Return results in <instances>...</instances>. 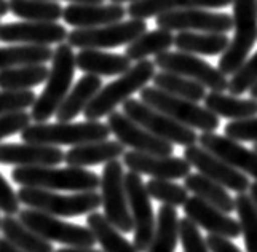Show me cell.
Instances as JSON below:
<instances>
[{
	"label": "cell",
	"mask_w": 257,
	"mask_h": 252,
	"mask_svg": "<svg viewBox=\"0 0 257 252\" xmlns=\"http://www.w3.org/2000/svg\"><path fill=\"white\" fill-rule=\"evenodd\" d=\"M146 188L150 195L157 201H162L173 208H179L184 206V203L189 198V190L184 185L174 184L168 179H150L146 184Z\"/></svg>",
	"instance_id": "obj_39"
},
{
	"label": "cell",
	"mask_w": 257,
	"mask_h": 252,
	"mask_svg": "<svg viewBox=\"0 0 257 252\" xmlns=\"http://www.w3.org/2000/svg\"><path fill=\"white\" fill-rule=\"evenodd\" d=\"M225 136L238 142H257V115L251 118L232 120L225 124Z\"/></svg>",
	"instance_id": "obj_43"
},
{
	"label": "cell",
	"mask_w": 257,
	"mask_h": 252,
	"mask_svg": "<svg viewBox=\"0 0 257 252\" xmlns=\"http://www.w3.org/2000/svg\"><path fill=\"white\" fill-rule=\"evenodd\" d=\"M10 13L26 21L56 23L64 8L55 0H8Z\"/></svg>",
	"instance_id": "obj_35"
},
{
	"label": "cell",
	"mask_w": 257,
	"mask_h": 252,
	"mask_svg": "<svg viewBox=\"0 0 257 252\" xmlns=\"http://www.w3.org/2000/svg\"><path fill=\"white\" fill-rule=\"evenodd\" d=\"M51 58L53 50L45 45L18 43L15 47L0 48V70L32 64H47Z\"/></svg>",
	"instance_id": "obj_32"
},
{
	"label": "cell",
	"mask_w": 257,
	"mask_h": 252,
	"mask_svg": "<svg viewBox=\"0 0 257 252\" xmlns=\"http://www.w3.org/2000/svg\"><path fill=\"white\" fill-rule=\"evenodd\" d=\"M233 37L220 55L219 70L233 75L257 42V0H233Z\"/></svg>",
	"instance_id": "obj_6"
},
{
	"label": "cell",
	"mask_w": 257,
	"mask_h": 252,
	"mask_svg": "<svg viewBox=\"0 0 257 252\" xmlns=\"http://www.w3.org/2000/svg\"><path fill=\"white\" fill-rule=\"evenodd\" d=\"M18 192H15L12 185L7 182V179L0 174V211L5 215H15L21 211Z\"/></svg>",
	"instance_id": "obj_45"
},
{
	"label": "cell",
	"mask_w": 257,
	"mask_h": 252,
	"mask_svg": "<svg viewBox=\"0 0 257 252\" xmlns=\"http://www.w3.org/2000/svg\"><path fill=\"white\" fill-rule=\"evenodd\" d=\"M18 219L50 242H61L74 247H93L97 242L93 231L88 227L64 222L56 215L39 209H21L18 212Z\"/></svg>",
	"instance_id": "obj_8"
},
{
	"label": "cell",
	"mask_w": 257,
	"mask_h": 252,
	"mask_svg": "<svg viewBox=\"0 0 257 252\" xmlns=\"http://www.w3.org/2000/svg\"><path fill=\"white\" fill-rule=\"evenodd\" d=\"M112 4H123V2H130V4H133V2H138V0H110Z\"/></svg>",
	"instance_id": "obj_53"
},
{
	"label": "cell",
	"mask_w": 257,
	"mask_h": 252,
	"mask_svg": "<svg viewBox=\"0 0 257 252\" xmlns=\"http://www.w3.org/2000/svg\"><path fill=\"white\" fill-rule=\"evenodd\" d=\"M184 212L185 217L190 219L198 227L205 228L209 235H219L228 239H235L241 236V227L240 222L230 217L228 214L217 209L206 201H203L198 196L187 198L184 203Z\"/></svg>",
	"instance_id": "obj_19"
},
{
	"label": "cell",
	"mask_w": 257,
	"mask_h": 252,
	"mask_svg": "<svg viewBox=\"0 0 257 252\" xmlns=\"http://www.w3.org/2000/svg\"><path fill=\"white\" fill-rule=\"evenodd\" d=\"M254 152H257V142H254Z\"/></svg>",
	"instance_id": "obj_54"
},
{
	"label": "cell",
	"mask_w": 257,
	"mask_h": 252,
	"mask_svg": "<svg viewBox=\"0 0 257 252\" xmlns=\"http://www.w3.org/2000/svg\"><path fill=\"white\" fill-rule=\"evenodd\" d=\"M107 123L99 120H86L82 123L58 121V123H35L21 131V139L32 144L45 146H82L88 142L105 141L110 136Z\"/></svg>",
	"instance_id": "obj_4"
},
{
	"label": "cell",
	"mask_w": 257,
	"mask_h": 252,
	"mask_svg": "<svg viewBox=\"0 0 257 252\" xmlns=\"http://www.w3.org/2000/svg\"><path fill=\"white\" fill-rule=\"evenodd\" d=\"M184 158L198 171L200 174L209 177L211 181L220 184L222 187L228 188V190L236 192V193H246L249 190V179L244 173L232 168L224 160H220L214 154H211L201 146H193L185 147L184 150Z\"/></svg>",
	"instance_id": "obj_15"
},
{
	"label": "cell",
	"mask_w": 257,
	"mask_h": 252,
	"mask_svg": "<svg viewBox=\"0 0 257 252\" xmlns=\"http://www.w3.org/2000/svg\"><path fill=\"white\" fill-rule=\"evenodd\" d=\"M75 69L77 62L72 47L69 43H59L53 51L47 85L31 107V118L35 123H45L53 115H56L59 105L72 88Z\"/></svg>",
	"instance_id": "obj_1"
},
{
	"label": "cell",
	"mask_w": 257,
	"mask_h": 252,
	"mask_svg": "<svg viewBox=\"0 0 257 252\" xmlns=\"http://www.w3.org/2000/svg\"><path fill=\"white\" fill-rule=\"evenodd\" d=\"M228 45L230 37H227L225 34L182 31L174 37V47L179 51L190 53V55H222L228 48Z\"/></svg>",
	"instance_id": "obj_27"
},
{
	"label": "cell",
	"mask_w": 257,
	"mask_h": 252,
	"mask_svg": "<svg viewBox=\"0 0 257 252\" xmlns=\"http://www.w3.org/2000/svg\"><path fill=\"white\" fill-rule=\"evenodd\" d=\"M66 154L58 146L45 144H0V163L13 166H56Z\"/></svg>",
	"instance_id": "obj_21"
},
{
	"label": "cell",
	"mask_w": 257,
	"mask_h": 252,
	"mask_svg": "<svg viewBox=\"0 0 257 252\" xmlns=\"http://www.w3.org/2000/svg\"><path fill=\"white\" fill-rule=\"evenodd\" d=\"M198 142L203 149L257 181V152L246 149L235 139L216 133H203L198 136Z\"/></svg>",
	"instance_id": "obj_20"
},
{
	"label": "cell",
	"mask_w": 257,
	"mask_h": 252,
	"mask_svg": "<svg viewBox=\"0 0 257 252\" xmlns=\"http://www.w3.org/2000/svg\"><path fill=\"white\" fill-rule=\"evenodd\" d=\"M235 211L240 219L246 250L257 252V208L251 196L246 193H238L235 198Z\"/></svg>",
	"instance_id": "obj_38"
},
{
	"label": "cell",
	"mask_w": 257,
	"mask_h": 252,
	"mask_svg": "<svg viewBox=\"0 0 257 252\" xmlns=\"http://www.w3.org/2000/svg\"><path fill=\"white\" fill-rule=\"evenodd\" d=\"M160 29L166 31H195L227 34L233 28V18L227 13L209 12L208 8H187V10L166 12L155 18Z\"/></svg>",
	"instance_id": "obj_14"
},
{
	"label": "cell",
	"mask_w": 257,
	"mask_h": 252,
	"mask_svg": "<svg viewBox=\"0 0 257 252\" xmlns=\"http://www.w3.org/2000/svg\"><path fill=\"white\" fill-rule=\"evenodd\" d=\"M67 2L70 4H104V0H67Z\"/></svg>",
	"instance_id": "obj_51"
},
{
	"label": "cell",
	"mask_w": 257,
	"mask_h": 252,
	"mask_svg": "<svg viewBox=\"0 0 257 252\" xmlns=\"http://www.w3.org/2000/svg\"><path fill=\"white\" fill-rule=\"evenodd\" d=\"M233 0H138L130 4L126 13L133 20H147L158 15L174 10H187V8H225L232 5Z\"/></svg>",
	"instance_id": "obj_23"
},
{
	"label": "cell",
	"mask_w": 257,
	"mask_h": 252,
	"mask_svg": "<svg viewBox=\"0 0 257 252\" xmlns=\"http://www.w3.org/2000/svg\"><path fill=\"white\" fill-rule=\"evenodd\" d=\"M77 67L86 74L97 77L121 75L131 67V61L125 55L107 53L94 48H83L75 55Z\"/></svg>",
	"instance_id": "obj_25"
},
{
	"label": "cell",
	"mask_w": 257,
	"mask_h": 252,
	"mask_svg": "<svg viewBox=\"0 0 257 252\" xmlns=\"http://www.w3.org/2000/svg\"><path fill=\"white\" fill-rule=\"evenodd\" d=\"M155 62L143 59L131 66L125 74H121L115 82L101 88L93 101L83 110L86 120H99L110 115L117 105L123 104L136 91H141L155 77Z\"/></svg>",
	"instance_id": "obj_3"
},
{
	"label": "cell",
	"mask_w": 257,
	"mask_h": 252,
	"mask_svg": "<svg viewBox=\"0 0 257 252\" xmlns=\"http://www.w3.org/2000/svg\"><path fill=\"white\" fill-rule=\"evenodd\" d=\"M0 230L4 238L26 252H55L50 241L26 227L20 219H15V215H5L0 220Z\"/></svg>",
	"instance_id": "obj_30"
},
{
	"label": "cell",
	"mask_w": 257,
	"mask_h": 252,
	"mask_svg": "<svg viewBox=\"0 0 257 252\" xmlns=\"http://www.w3.org/2000/svg\"><path fill=\"white\" fill-rule=\"evenodd\" d=\"M107 124L117 141H120L123 146L130 147L131 150L162 157L173 155L174 147L171 142L157 138L155 134L149 133L146 128L133 121L123 112L113 110L110 115H107Z\"/></svg>",
	"instance_id": "obj_16"
},
{
	"label": "cell",
	"mask_w": 257,
	"mask_h": 252,
	"mask_svg": "<svg viewBox=\"0 0 257 252\" xmlns=\"http://www.w3.org/2000/svg\"><path fill=\"white\" fill-rule=\"evenodd\" d=\"M50 69L45 64H32L0 70V88L2 89H31L47 82Z\"/></svg>",
	"instance_id": "obj_37"
},
{
	"label": "cell",
	"mask_w": 257,
	"mask_h": 252,
	"mask_svg": "<svg viewBox=\"0 0 257 252\" xmlns=\"http://www.w3.org/2000/svg\"><path fill=\"white\" fill-rule=\"evenodd\" d=\"M12 179L21 187H37L45 190L93 192L101 187V177L85 168L67 166H16Z\"/></svg>",
	"instance_id": "obj_2"
},
{
	"label": "cell",
	"mask_w": 257,
	"mask_h": 252,
	"mask_svg": "<svg viewBox=\"0 0 257 252\" xmlns=\"http://www.w3.org/2000/svg\"><path fill=\"white\" fill-rule=\"evenodd\" d=\"M255 83H257V53H254L249 59H246L241 64V67L228 80V91L230 94L240 96L244 94L246 91H249Z\"/></svg>",
	"instance_id": "obj_40"
},
{
	"label": "cell",
	"mask_w": 257,
	"mask_h": 252,
	"mask_svg": "<svg viewBox=\"0 0 257 252\" xmlns=\"http://www.w3.org/2000/svg\"><path fill=\"white\" fill-rule=\"evenodd\" d=\"M147 32L146 20H133L118 21L107 26H99V28L90 29H74L67 34V43L72 48H117L121 45H130L136 40L139 35Z\"/></svg>",
	"instance_id": "obj_11"
},
{
	"label": "cell",
	"mask_w": 257,
	"mask_h": 252,
	"mask_svg": "<svg viewBox=\"0 0 257 252\" xmlns=\"http://www.w3.org/2000/svg\"><path fill=\"white\" fill-rule=\"evenodd\" d=\"M0 252H26V250L16 247L13 242H10L7 238H0Z\"/></svg>",
	"instance_id": "obj_47"
},
{
	"label": "cell",
	"mask_w": 257,
	"mask_h": 252,
	"mask_svg": "<svg viewBox=\"0 0 257 252\" xmlns=\"http://www.w3.org/2000/svg\"><path fill=\"white\" fill-rule=\"evenodd\" d=\"M141 101L154 107V109L166 113L173 120L179 121L192 130H200L203 133H214L219 128V116L214 115L206 107H201L189 99L177 97L165 93L155 86H144L139 91Z\"/></svg>",
	"instance_id": "obj_7"
},
{
	"label": "cell",
	"mask_w": 257,
	"mask_h": 252,
	"mask_svg": "<svg viewBox=\"0 0 257 252\" xmlns=\"http://www.w3.org/2000/svg\"><path fill=\"white\" fill-rule=\"evenodd\" d=\"M154 80V86L162 89L165 93H170L177 97H184L189 99L193 102H200L206 97V88L201 83L195 82L192 78H187L179 74H173V72H158L155 74Z\"/></svg>",
	"instance_id": "obj_36"
},
{
	"label": "cell",
	"mask_w": 257,
	"mask_h": 252,
	"mask_svg": "<svg viewBox=\"0 0 257 252\" xmlns=\"http://www.w3.org/2000/svg\"><path fill=\"white\" fill-rule=\"evenodd\" d=\"M184 187L189 192H192L193 196L201 198L203 201L216 206L217 209H220L225 214L235 211V198L230 196L225 187L211 181L206 176H203L200 173L189 174L184 179Z\"/></svg>",
	"instance_id": "obj_29"
},
{
	"label": "cell",
	"mask_w": 257,
	"mask_h": 252,
	"mask_svg": "<svg viewBox=\"0 0 257 252\" xmlns=\"http://www.w3.org/2000/svg\"><path fill=\"white\" fill-rule=\"evenodd\" d=\"M67 31L58 23H7L0 24V40L5 43H26V45H59L67 39Z\"/></svg>",
	"instance_id": "obj_18"
},
{
	"label": "cell",
	"mask_w": 257,
	"mask_h": 252,
	"mask_svg": "<svg viewBox=\"0 0 257 252\" xmlns=\"http://www.w3.org/2000/svg\"><path fill=\"white\" fill-rule=\"evenodd\" d=\"M247 192H249L251 200H252V203L255 204V208H257V181L249 185V190H247Z\"/></svg>",
	"instance_id": "obj_49"
},
{
	"label": "cell",
	"mask_w": 257,
	"mask_h": 252,
	"mask_svg": "<svg viewBox=\"0 0 257 252\" xmlns=\"http://www.w3.org/2000/svg\"><path fill=\"white\" fill-rule=\"evenodd\" d=\"M249 93H251V97H252V99H257V83L249 89Z\"/></svg>",
	"instance_id": "obj_52"
},
{
	"label": "cell",
	"mask_w": 257,
	"mask_h": 252,
	"mask_svg": "<svg viewBox=\"0 0 257 252\" xmlns=\"http://www.w3.org/2000/svg\"><path fill=\"white\" fill-rule=\"evenodd\" d=\"M155 66L165 72H173L201 83L211 91L224 93L228 89V78L219 67L184 51H163L155 55Z\"/></svg>",
	"instance_id": "obj_12"
},
{
	"label": "cell",
	"mask_w": 257,
	"mask_h": 252,
	"mask_svg": "<svg viewBox=\"0 0 257 252\" xmlns=\"http://www.w3.org/2000/svg\"><path fill=\"white\" fill-rule=\"evenodd\" d=\"M86 223L104 252H138L135 244L123 236L120 230L113 227L104 214L97 211L90 212L86 217Z\"/></svg>",
	"instance_id": "obj_31"
},
{
	"label": "cell",
	"mask_w": 257,
	"mask_h": 252,
	"mask_svg": "<svg viewBox=\"0 0 257 252\" xmlns=\"http://www.w3.org/2000/svg\"><path fill=\"white\" fill-rule=\"evenodd\" d=\"M101 198L104 215L113 227H117L123 233L133 231L135 223H133L128 204L125 173L118 160H112L104 165L101 174Z\"/></svg>",
	"instance_id": "obj_10"
},
{
	"label": "cell",
	"mask_w": 257,
	"mask_h": 252,
	"mask_svg": "<svg viewBox=\"0 0 257 252\" xmlns=\"http://www.w3.org/2000/svg\"><path fill=\"white\" fill-rule=\"evenodd\" d=\"M125 154V146L120 141H96L82 144V146H74L66 152L64 161L67 166L86 168L94 165L109 163L112 160H118Z\"/></svg>",
	"instance_id": "obj_24"
},
{
	"label": "cell",
	"mask_w": 257,
	"mask_h": 252,
	"mask_svg": "<svg viewBox=\"0 0 257 252\" xmlns=\"http://www.w3.org/2000/svg\"><path fill=\"white\" fill-rule=\"evenodd\" d=\"M0 220H2V219H0Z\"/></svg>",
	"instance_id": "obj_55"
},
{
	"label": "cell",
	"mask_w": 257,
	"mask_h": 252,
	"mask_svg": "<svg viewBox=\"0 0 257 252\" xmlns=\"http://www.w3.org/2000/svg\"><path fill=\"white\" fill-rule=\"evenodd\" d=\"M125 187L128 195V204L131 211L133 223H135V244L138 252H147L150 242L154 239L157 222L152 208V198H150L143 177L138 173L130 171L125 174Z\"/></svg>",
	"instance_id": "obj_13"
},
{
	"label": "cell",
	"mask_w": 257,
	"mask_h": 252,
	"mask_svg": "<svg viewBox=\"0 0 257 252\" xmlns=\"http://www.w3.org/2000/svg\"><path fill=\"white\" fill-rule=\"evenodd\" d=\"M206 244L211 252H241L240 247L233 244L232 239L219 236V235L206 236Z\"/></svg>",
	"instance_id": "obj_46"
},
{
	"label": "cell",
	"mask_w": 257,
	"mask_h": 252,
	"mask_svg": "<svg viewBox=\"0 0 257 252\" xmlns=\"http://www.w3.org/2000/svg\"><path fill=\"white\" fill-rule=\"evenodd\" d=\"M31 113L26 110L0 115V141L26 130L31 124Z\"/></svg>",
	"instance_id": "obj_44"
},
{
	"label": "cell",
	"mask_w": 257,
	"mask_h": 252,
	"mask_svg": "<svg viewBox=\"0 0 257 252\" xmlns=\"http://www.w3.org/2000/svg\"><path fill=\"white\" fill-rule=\"evenodd\" d=\"M179 241V217L173 206L163 204L158 209L157 228L147 252H174Z\"/></svg>",
	"instance_id": "obj_33"
},
{
	"label": "cell",
	"mask_w": 257,
	"mask_h": 252,
	"mask_svg": "<svg viewBox=\"0 0 257 252\" xmlns=\"http://www.w3.org/2000/svg\"><path fill=\"white\" fill-rule=\"evenodd\" d=\"M55 252H104V250L93 249V247H74V246H69V247H63V249H56Z\"/></svg>",
	"instance_id": "obj_48"
},
{
	"label": "cell",
	"mask_w": 257,
	"mask_h": 252,
	"mask_svg": "<svg viewBox=\"0 0 257 252\" xmlns=\"http://www.w3.org/2000/svg\"><path fill=\"white\" fill-rule=\"evenodd\" d=\"M123 113L130 116L133 121L141 124L143 128H146L149 133H152L157 138L165 139L171 144L189 147L197 144L198 141V136L192 128L173 120L171 116L154 109V107L144 104L141 99L139 101L133 97L126 99L123 102Z\"/></svg>",
	"instance_id": "obj_9"
},
{
	"label": "cell",
	"mask_w": 257,
	"mask_h": 252,
	"mask_svg": "<svg viewBox=\"0 0 257 252\" xmlns=\"http://www.w3.org/2000/svg\"><path fill=\"white\" fill-rule=\"evenodd\" d=\"M102 88V80L97 75L88 74L82 77L78 82L70 88L63 104L59 105L56 112V120L58 121H72L75 116L83 113V110L88 107L94 96L101 91Z\"/></svg>",
	"instance_id": "obj_26"
},
{
	"label": "cell",
	"mask_w": 257,
	"mask_h": 252,
	"mask_svg": "<svg viewBox=\"0 0 257 252\" xmlns=\"http://www.w3.org/2000/svg\"><path fill=\"white\" fill-rule=\"evenodd\" d=\"M18 198L28 208L39 209L56 217H77L90 214L102 206L101 193L93 192H75L72 195H59L55 190H45L37 187H21L18 190Z\"/></svg>",
	"instance_id": "obj_5"
},
{
	"label": "cell",
	"mask_w": 257,
	"mask_h": 252,
	"mask_svg": "<svg viewBox=\"0 0 257 252\" xmlns=\"http://www.w3.org/2000/svg\"><path fill=\"white\" fill-rule=\"evenodd\" d=\"M126 8L121 4H70L64 8L63 20L75 29H90L121 21Z\"/></svg>",
	"instance_id": "obj_22"
},
{
	"label": "cell",
	"mask_w": 257,
	"mask_h": 252,
	"mask_svg": "<svg viewBox=\"0 0 257 252\" xmlns=\"http://www.w3.org/2000/svg\"><path fill=\"white\" fill-rule=\"evenodd\" d=\"M205 107L217 116L230 120H243L257 115V99H243L235 94L211 91L206 94Z\"/></svg>",
	"instance_id": "obj_28"
},
{
	"label": "cell",
	"mask_w": 257,
	"mask_h": 252,
	"mask_svg": "<svg viewBox=\"0 0 257 252\" xmlns=\"http://www.w3.org/2000/svg\"><path fill=\"white\" fill-rule=\"evenodd\" d=\"M8 13H10V8H8V2H7V0H0V18H4Z\"/></svg>",
	"instance_id": "obj_50"
},
{
	"label": "cell",
	"mask_w": 257,
	"mask_h": 252,
	"mask_svg": "<svg viewBox=\"0 0 257 252\" xmlns=\"http://www.w3.org/2000/svg\"><path fill=\"white\" fill-rule=\"evenodd\" d=\"M35 99L37 96L32 89H21V91L2 89L0 91V115L26 110L28 107L34 105Z\"/></svg>",
	"instance_id": "obj_41"
},
{
	"label": "cell",
	"mask_w": 257,
	"mask_h": 252,
	"mask_svg": "<svg viewBox=\"0 0 257 252\" xmlns=\"http://www.w3.org/2000/svg\"><path fill=\"white\" fill-rule=\"evenodd\" d=\"M123 165L128 166L130 171L141 176H150L152 179H185L190 174L192 165L185 158L177 157H162L150 155L143 152H125L123 154Z\"/></svg>",
	"instance_id": "obj_17"
},
{
	"label": "cell",
	"mask_w": 257,
	"mask_h": 252,
	"mask_svg": "<svg viewBox=\"0 0 257 252\" xmlns=\"http://www.w3.org/2000/svg\"><path fill=\"white\" fill-rule=\"evenodd\" d=\"M179 239L184 252H211L206 239L201 236L198 225L187 217L179 220Z\"/></svg>",
	"instance_id": "obj_42"
},
{
	"label": "cell",
	"mask_w": 257,
	"mask_h": 252,
	"mask_svg": "<svg viewBox=\"0 0 257 252\" xmlns=\"http://www.w3.org/2000/svg\"><path fill=\"white\" fill-rule=\"evenodd\" d=\"M174 45V35L171 31L166 29H155L152 32H144L139 35L136 40H133L126 45L125 56L131 62L143 61L150 55H160L163 51H168Z\"/></svg>",
	"instance_id": "obj_34"
}]
</instances>
